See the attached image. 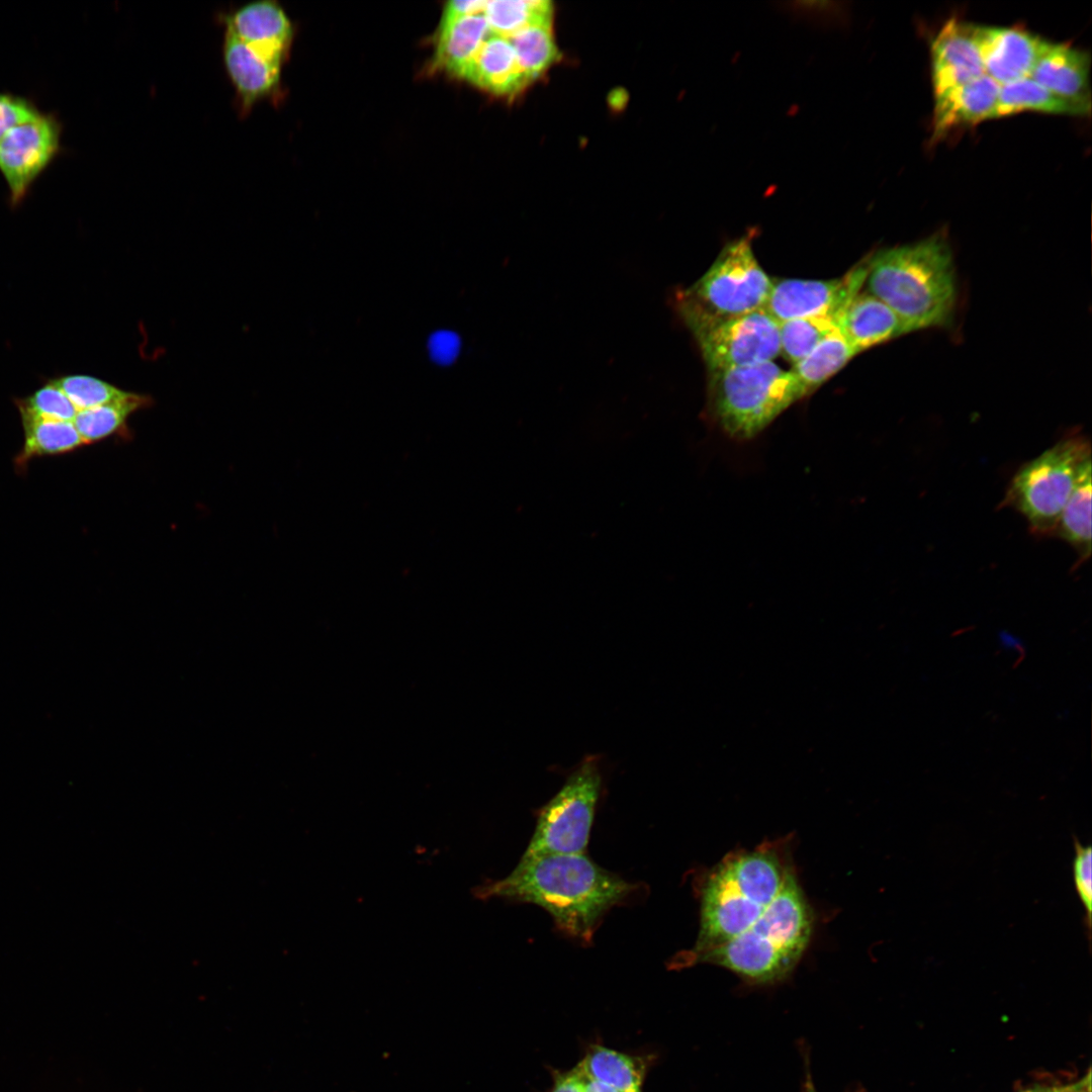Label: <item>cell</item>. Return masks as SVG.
<instances>
[{"label":"cell","instance_id":"obj_41","mask_svg":"<svg viewBox=\"0 0 1092 1092\" xmlns=\"http://www.w3.org/2000/svg\"><path fill=\"white\" fill-rule=\"evenodd\" d=\"M1021 1092H1058V1086L1036 1085Z\"/></svg>","mask_w":1092,"mask_h":1092},{"label":"cell","instance_id":"obj_12","mask_svg":"<svg viewBox=\"0 0 1092 1092\" xmlns=\"http://www.w3.org/2000/svg\"><path fill=\"white\" fill-rule=\"evenodd\" d=\"M985 74L1000 85L1029 77L1044 39L1019 27L976 25Z\"/></svg>","mask_w":1092,"mask_h":1092},{"label":"cell","instance_id":"obj_14","mask_svg":"<svg viewBox=\"0 0 1092 1092\" xmlns=\"http://www.w3.org/2000/svg\"><path fill=\"white\" fill-rule=\"evenodd\" d=\"M1090 65L1086 51L1045 40L1029 77L1086 115L1091 111Z\"/></svg>","mask_w":1092,"mask_h":1092},{"label":"cell","instance_id":"obj_35","mask_svg":"<svg viewBox=\"0 0 1092 1092\" xmlns=\"http://www.w3.org/2000/svg\"><path fill=\"white\" fill-rule=\"evenodd\" d=\"M461 348L459 337L449 331L435 333L429 341L431 357L439 364H449L458 356Z\"/></svg>","mask_w":1092,"mask_h":1092},{"label":"cell","instance_id":"obj_4","mask_svg":"<svg viewBox=\"0 0 1092 1092\" xmlns=\"http://www.w3.org/2000/svg\"><path fill=\"white\" fill-rule=\"evenodd\" d=\"M813 916L792 874L761 916L733 939L697 957L755 984L784 979L799 963L812 933Z\"/></svg>","mask_w":1092,"mask_h":1092},{"label":"cell","instance_id":"obj_23","mask_svg":"<svg viewBox=\"0 0 1092 1092\" xmlns=\"http://www.w3.org/2000/svg\"><path fill=\"white\" fill-rule=\"evenodd\" d=\"M577 1065L587 1077L618 1092H641L645 1065L639 1058L596 1044Z\"/></svg>","mask_w":1092,"mask_h":1092},{"label":"cell","instance_id":"obj_19","mask_svg":"<svg viewBox=\"0 0 1092 1092\" xmlns=\"http://www.w3.org/2000/svg\"><path fill=\"white\" fill-rule=\"evenodd\" d=\"M462 78L499 95L515 94L528 84L509 39L491 32Z\"/></svg>","mask_w":1092,"mask_h":1092},{"label":"cell","instance_id":"obj_22","mask_svg":"<svg viewBox=\"0 0 1092 1092\" xmlns=\"http://www.w3.org/2000/svg\"><path fill=\"white\" fill-rule=\"evenodd\" d=\"M1055 535L1067 541L1077 552L1074 569L1091 556V459L1079 475L1057 525Z\"/></svg>","mask_w":1092,"mask_h":1092},{"label":"cell","instance_id":"obj_32","mask_svg":"<svg viewBox=\"0 0 1092 1092\" xmlns=\"http://www.w3.org/2000/svg\"><path fill=\"white\" fill-rule=\"evenodd\" d=\"M784 6L791 14L823 26H841L846 12L841 1H791Z\"/></svg>","mask_w":1092,"mask_h":1092},{"label":"cell","instance_id":"obj_26","mask_svg":"<svg viewBox=\"0 0 1092 1092\" xmlns=\"http://www.w3.org/2000/svg\"><path fill=\"white\" fill-rule=\"evenodd\" d=\"M148 403L149 397L128 392L117 400L78 411L73 423L85 445L92 444L118 432L130 414Z\"/></svg>","mask_w":1092,"mask_h":1092},{"label":"cell","instance_id":"obj_18","mask_svg":"<svg viewBox=\"0 0 1092 1092\" xmlns=\"http://www.w3.org/2000/svg\"><path fill=\"white\" fill-rule=\"evenodd\" d=\"M836 323L857 353L906 334L896 312L868 291L858 292Z\"/></svg>","mask_w":1092,"mask_h":1092},{"label":"cell","instance_id":"obj_25","mask_svg":"<svg viewBox=\"0 0 1092 1092\" xmlns=\"http://www.w3.org/2000/svg\"><path fill=\"white\" fill-rule=\"evenodd\" d=\"M1022 111L1085 115L1081 109L1055 95L1030 77L1001 85L994 118Z\"/></svg>","mask_w":1092,"mask_h":1092},{"label":"cell","instance_id":"obj_9","mask_svg":"<svg viewBox=\"0 0 1092 1092\" xmlns=\"http://www.w3.org/2000/svg\"><path fill=\"white\" fill-rule=\"evenodd\" d=\"M692 332L709 372L770 362L781 353L780 323L764 309Z\"/></svg>","mask_w":1092,"mask_h":1092},{"label":"cell","instance_id":"obj_11","mask_svg":"<svg viewBox=\"0 0 1092 1092\" xmlns=\"http://www.w3.org/2000/svg\"><path fill=\"white\" fill-rule=\"evenodd\" d=\"M869 263L870 257L835 279H772L764 310L779 323L814 316L836 320L860 292L868 276Z\"/></svg>","mask_w":1092,"mask_h":1092},{"label":"cell","instance_id":"obj_17","mask_svg":"<svg viewBox=\"0 0 1092 1092\" xmlns=\"http://www.w3.org/2000/svg\"><path fill=\"white\" fill-rule=\"evenodd\" d=\"M1001 85L987 74L935 94L933 138L952 127L994 118Z\"/></svg>","mask_w":1092,"mask_h":1092},{"label":"cell","instance_id":"obj_2","mask_svg":"<svg viewBox=\"0 0 1092 1092\" xmlns=\"http://www.w3.org/2000/svg\"><path fill=\"white\" fill-rule=\"evenodd\" d=\"M787 848L765 842L725 856L707 873L700 891V927L695 945L672 961L688 967L700 954L746 931L794 874Z\"/></svg>","mask_w":1092,"mask_h":1092},{"label":"cell","instance_id":"obj_16","mask_svg":"<svg viewBox=\"0 0 1092 1092\" xmlns=\"http://www.w3.org/2000/svg\"><path fill=\"white\" fill-rule=\"evenodd\" d=\"M222 60L241 112L268 98L278 88L282 65L274 63L224 31Z\"/></svg>","mask_w":1092,"mask_h":1092},{"label":"cell","instance_id":"obj_29","mask_svg":"<svg viewBox=\"0 0 1092 1092\" xmlns=\"http://www.w3.org/2000/svg\"><path fill=\"white\" fill-rule=\"evenodd\" d=\"M837 329L830 316L795 318L780 323L781 353L796 364L810 354L830 333Z\"/></svg>","mask_w":1092,"mask_h":1092},{"label":"cell","instance_id":"obj_5","mask_svg":"<svg viewBox=\"0 0 1092 1092\" xmlns=\"http://www.w3.org/2000/svg\"><path fill=\"white\" fill-rule=\"evenodd\" d=\"M709 375L710 413L719 427L736 440L753 438L806 396L796 375L772 361Z\"/></svg>","mask_w":1092,"mask_h":1092},{"label":"cell","instance_id":"obj_6","mask_svg":"<svg viewBox=\"0 0 1092 1092\" xmlns=\"http://www.w3.org/2000/svg\"><path fill=\"white\" fill-rule=\"evenodd\" d=\"M752 235L726 244L707 272L692 286L679 291L677 307L691 331L764 309L772 279L754 256Z\"/></svg>","mask_w":1092,"mask_h":1092},{"label":"cell","instance_id":"obj_42","mask_svg":"<svg viewBox=\"0 0 1092 1092\" xmlns=\"http://www.w3.org/2000/svg\"><path fill=\"white\" fill-rule=\"evenodd\" d=\"M810 1092H814V1091H810Z\"/></svg>","mask_w":1092,"mask_h":1092},{"label":"cell","instance_id":"obj_15","mask_svg":"<svg viewBox=\"0 0 1092 1092\" xmlns=\"http://www.w3.org/2000/svg\"><path fill=\"white\" fill-rule=\"evenodd\" d=\"M225 31L262 57L282 65L292 39L291 22L274 1L257 0L224 16Z\"/></svg>","mask_w":1092,"mask_h":1092},{"label":"cell","instance_id":"obj_8","mask_svg":"<svg viewBox=\"0 0 1092 1092\" xmlns=\"http://www.w3.org/2000/svg\"><path fill=\"white\" fill-rule=\"evenodd\" d=\"M602 782L599 758L584 757L559 791L539 809L535 829L521 858L585 853Z\"/></svg>","mask_w":1092,"mask_h":1092},{"label":"cell","instance_id":"obj_24","mask_svg":"<svg viewBox=\"0 0 1092 1092\" xmlns=\"http://www.w3.org/2000/svg\"><path fill=\"white\" fill-rule=\"evenodd\" d=\"M858 354L839 329L826 336L804 359L791 370L806 395L817 389Z\"/></svg>","mask_w":1092,"mask_h":1092},{"label":"cell","instance_id":"obj_1","mask_svg":"<svg viewBox=\"0 0 1092 1092\" xmlns=\"http://www.w3.org/2000/svg\"><path fill=\"white\" fill-rule=\"evenodd\" d=\"M640 892V884L607 871L586 852L520 858L503 879L472 890L480 900L534 904L551 916L559 931L583 943L592 941L611 909Z\"/></svg>","mask_w":1092,"mask_h":1092},{"label":"cell","instance_id":"obj_21","mask_svg":"<svg viewBox=\"0 0 1092 1092\" xmlns=\"http://www.w3.org/2000/svg\"><path fill=\"white\" fill-rule=\"evenodd\" d=\"M24 441L13 459L17 472H24L33 458L71 453L85 445L73 422L21 418Z\"/></svg>","mask_w":1092,"mask_h":1092},{"label":"cell","instance_id":"obj_40","mask_svg":"<svg viewBox=\"0 0 1092 1092\" xmlns=\"http://www.w3.org/2000/svg\"><path fill=\"white\" fill-rule=\"evenodd\" d=\"M581 1073L583 1080V1092H618L612 1087L587 1077L582 1071Z\"/></svg>","mask_w":1092,"mask_h":1092},{"label":"cell","instance_id":"obj_38","mask_svg":"<svg viewBox=\"0 0 1092 1092\" xmlns=\"http://www.w3.org/2000/svg\"><path fill=\"white\" fill-rule=\"evenodd\" d=\"M997 640L1000 647L1007 652L1021 653L1024 649V643L1022 639L1007 630L1000 631L998 633Z\"/></svg>","mask_w":1092,"mask_h":1092},{"label":"cell","instance_id":"obj_33","mask_svg":"<svg viewBox=\"0 0 1092 1092\" xmlns=\"http://www.w3.org/2000/svg\"><path fill=\"white\" fill-rule=\"evenodd\" d=\"M1073 878L1078 897L1086 911V924L1090 929L1092 910V849L1078 839L1074 841Z\"/></svg>","mask_w":1092,"mask_h":1092},{"label":"cell","instance_id":"obj_28","mask_svg":"<svg viewBox=\"0 0 1092 1092\" xmlns=\"http://www.w3.org/2000/svg\"><path fill=\"white\" fill-rule=\"evenodd\" d=\"M482 13L491 33L509 37L530 24L551 21L552 7L545 0H493L486 1Z\"/></svg>","mask_w":1092,"mask_h":1092},{"label":"cell","instance_id":"obj_20","mask_svg":"<svg viewBox=\"0 0 1092 1092\" xmlns=\"http://www.w3.org/2000/svg\"><path fill=\"white\" fill-rule=\"evenodd\" d=\"M489 33L483 13L441 21L434 66L463 77Z\"/></svg>","mask_w":1092,"mask_h":1092},{"label":"cell","instance_id":"obj_3","mask_svg":"<svg viewBox=\"0 0 1092 1092\" xmlns=\"http://www.w3.org/2000/svg\"><path fill=\"white\" fill-rule=\"evenodd\" d=\"M868 292L900 317L906 334L951 324L957 303L952 251L945 236L881 250L870 257Z\"/></svg>","mask_w":1092,"mask_h":1092},{"label":"cell","instance_id":"obj_37","mask_svg":"<svg viewBox=\"0 0 1092 1092\" xmlns=\"http://www.w3.org/2000/svg\"><path fill=\"white\" fill-rule=\"evenodd\" d=\"M551 1092H583L582 1073L578 1065L557 1074Z\"/></svg>","mask_w":1092,"mask_h":1092},{"label":"cell","instance_id":"obj_30","mask_svg":"<svg viewBox=\"0 0 1092 1092\" xmlns=\"http://www.w3.org/2000/svg\"><path fill=\"white\" fill-rule=\"evenodd\" d=\"M50 381L66 394L77 411L96 407L122 398L128 393L88 375H67Z\"/></svg>","mask_w":1092,"mask_h":1092},{"label":"cell","instance_id":"obj_10","mask_svg":"<svg viewBox=\"0 0 1092 1092\" xmlns=\"http://www.w3.org/2000/svg\"><path fill=\"white\" fill-rule=\"evenodd\" d=\"M63 125L55 113L39 111L0 140V173L17 207L61 150Z\"/></svg>","mask_w":1092,"mask_h":1092},{"label":"cell","instance_id":"obj_31","mask_svg":"<svg viewBox=\"0 0 1092 1092\" xmlns=\"http://www.w3.org/2000/svg\"><path fill=\"white\" fill-rule=\"evenodd\" d=\"M14 402L21 418L73 422L78 413L66 394L51 381L27 397L14 399Z\"/></svg>","mask_w":1092,"mask_h":1092},{"label":"cell","instance_id":"obj_13","mask_svg":"<svg viewBox=\"0 0 1092 1092\" xmlns=\"http://www.w3.org/2000/svg\"><path fill=\"white\" fill-rule=\"evenodd\" d=\"M930 56L934 95L985 74L975 24L949 19L933 38Z\"/></svg>","mask_w":1092,"mask_h":1092},{"label":"cell","instance_id":"obj_7","mask_svg":"<svg viewBox=\"0 0 1092 1092\" xmlns=\"http://www.w3.org/2000/svg\"><path fill=\"white\" fill-rule=\"evenodd\" d=\"M1090 459V442L1084 435L1074 433L1062 438L1017 470L1000 507L1020 513L1035 536H1054L1081 470Z\"/></svg>","mask_w":1092,"mask_h":1092},{"label":"cell","instance_id":"obj_27","mask_svg":"<svg viewBox=\"0 0 1092 1092\" xmlns=\"http://www.w3.org/2000/svg\"><path fill=\"white\" fill-rule=\"evenodd\" d=\"M507 38L528 83L538 78L558 59L551 21L530 24Z\"/></svg>","mask_w":1092,"mask_h":1092},{"label":"cell","instance_id":"obj_34","mask_svg":"<svg viewBox=\"0 0 1092 1092\" xmlns=\"http://www.w3.org/2000/svg\"><path fill=\"white\" fill-rule=\"evenodd\" d=\"M40 110L23 96L0 92V140L12 127L25 122Z\"/></svg>","mask_w":1092,"mask_h":1092},{"label":"cell","instance_id":"obj_39","mask_svg":"<svg viewBox=\"0 0 1092 1092\" xmlns=\"http://www.w3.org/2000/svg\"><path fill=\"white\" fill-rule=\"evenodd\" d=\"M1058 1092H1091L1090 1070L1087 1075L1079 1081L1065 1086H1058Z\"/></svg>","mask_w":1092,"mask_h":1092},{"label":"cell","instance_id":"obj_36","mask_svg":"<svg viewBox=\"0 0 1092 1092\" xmlns=\"http://www.w3.org/2000/svg\"><path fill=\"white\" fill-rule=\"evenodd\" d=\"M486 1L482 0H459L450 1L445 5L442 22L450 21L467 15L482 13Z\"/></svg>","mask_w":1092,"mask_h":1092}]
</instances>
